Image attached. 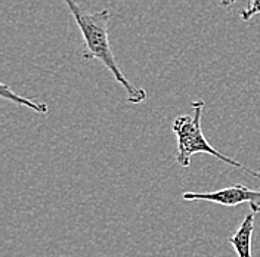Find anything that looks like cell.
<instances>
[{"instance_id":"cell-1","label":"cell","mask_w":260,"mask_h":257,"mask_svg":"<svg viewBox=\"0 0 260 257\" xmlns=\"http://www.w3.org/2000/svg\"><path fill=\"white\" fill-rule=\"evenodd\" d=\"M64 2L68 6L70 12L74 16L80 28L83 40H84L86 49L83 52V58L86 61H90V59L101 61L107 70H110L115 81L123 86V89L127 93V101L130 104H142L146 99L145 89L136 87L126 79V76L120 70L117 59L114 56L110 39H108L110 11L102 9L96 12H89L77 0H64Z\"/></svg>"},{"instance_id":"cell-2","label":"cell","mask_w":260,"mask_h":257,"mask_svg":"<svg viewBox=\"0 0 260 257\" xmlns=\"http://www.w3.org/2000/svg\"><path fill=\"white\" fill-rule=\"evenodd\" d=\"M191 107L194 110V114L192 115H189V114L180 115L178 118H175L173 126H172L173 133L176 136V161H178L179 166L186 169L191 166L192 155H195V154H209L217 160L226 163L231 167L243 169L244 172H247L248 175L254 176L256 179H260L259 172L251 170L247 166L241 164L240 161L223 155L213 145L209 144V141L206 139L203 128H201V114H203V108H204V101L197 99L194 102H191Z\"/></svg>"},{"instance_id":"cell-3","label":"cell","mask_w":260,"mask_h":257,"mask_svg":"<svg viewBox=\"0 0 260 257\" xmlns=\"http://www.w3.org/2000/svg\"><path fill=\"white\" fill-rule=\"evenodd\" d=\"M182 198L186 201H209L225 207H235L240 204H250L251 213H260V191L250 189L244 185H234L213 192H183Z\"/></svg>"},{"instance_id":"cell-4","label":"cell","mask_w":260,"mask_h":257,"mask_svg":"<svg viewBox=\"0 0 260 257\" xmlns=\"http://www.w3.org/2000/svg\"><path fill=\"white\" fill-rule=\"evenodd\" d=\"M254 219L256 214L250 213L244 217L240 228L235 234L229 238L235 253L238 257H251V242H253V232H254Z\"/></svg>"},{"instance_id":"cell-5","label":"cell","mask_w":260,"mask_h":257,"mask_svg":"<svg viewBox=\"0 0 260 257\" xmlns=\"http://www.w3.org/2000/svg\"><path fill=\"white\" fill-rule=\"evenodd\" d=\"M0 92H2V98L3 99H8V101H12L14 104H18V105H25V107H28V108H31L32 111H36V113L39 114H48L49 113V108L46 104H43V102H36V101H32L30 98H24V97H19V95H16L15 92L8 86V84H0Z\"/></svg>"},{"instance_id":"cell-6","label":"cell","mask_w":260,"mask_h":257,"mask_svg":"<svg viewBox=\"0 0 260 257\" xmlns=\"http://www.w3.org/2000/svg\"><path fill=\"white\" fill-rule=\"evenodd\" d=\"M257 14H260V0H251L250 6L247 9L241 11V19L247 22Z\"/></svg>"},{"instance_id":"cell-7","label":"cell","mask_w":260,"mask_h":257,"mask_svg":"<svg viewBox=\"0 0 260 257\" xmlns=\"http://www.w3.org/2000/svg\"><path fill=\"white\" fill-rule=\"evenodd\" d=\"M237 3V0H220V5L223 8H232Z\"/></svg>"}]
</instances>
